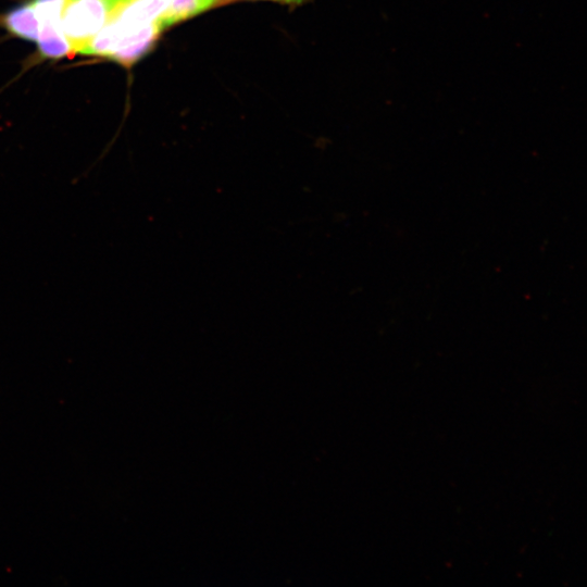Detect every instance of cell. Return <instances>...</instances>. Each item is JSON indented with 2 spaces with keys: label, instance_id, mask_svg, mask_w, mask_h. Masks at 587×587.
<instances>
[{
  "label": "cell",
  "instance_id": "7a4b0ae2",
  "mask_svg": "<svg viewBox=\"0 0 587 587\" xmlns=\"http://www.w3.org/2000/svg\"><path fill=\"white\" fill-rule=\"evenodd\" d=\"M170 2L171 0H120L110 20L133 28L158 24Z\"/></svg>",
  "mask_w": 587,
  "mask_h": 587
},
{
  "label": "cell",
  "instance_id": "8992f818",
  "mask_svg": "<svg viewBox=\"0 0 587 587\" xmlns=\"http://www.w3.org/2000/svg\"><path fill=\"white\" fill-rule=\"evenodd\" d=\"M276 1H284V2H300L302 0H276Z\"/></svg>",
  "mask_w": 587,
  "mask_h": 587
},
{
  "label": "cell",
  "instance_id": "5b68a950",
  "mask_svg": "<svg viewBox=\"0 0 587 587\" xmlns=\"http://www.w3.org/2000/svg\"><path fill=\"white\" fill-rule=\"evenodd\" d=\"M40 24L37 42L43 57L62 58L72 52L71 46L60 27L46 22H40Z\"/></svg>",
  "mask_w": 587,
  "mask_h": 587
},
{
  "label": "cell",
  "instance_id": "277c9868",
  "mask_svg": "<svg viewBox=\"0 0 587 587\" xmlns=\"http://www.w3.org/2000/svg\"><path fill=\"white\" fill-rule=\"evenodd\" d=\"M221 0H171L158 24L161 30L190 18L217 4Z\"/></svg>",
  "mask_w": 587,
  "mask_h": 587
},
{
  "label": "cell",
  "instance_id": "6da1fadb",
  "mask_svg": "<svg viewBox=\"0 0 587 587\" xmlns=\"http://www.w3.org/2000/svg\"><path fill=\"white\" fill-rule=\"evenodd\" d=\"M120 0H66L61 29L72 52L79 53L108 23Z\"/></svg>",
  "mask_w": 587,
  "mask_h": 587
},
{
  "label": "cell",
  "instance_id": "3957f363",
  "mask_svg": "<svg viewBox=\"0 0 587 587\" xmlns=\"http://www.w3.org/2000/svg\"><path fill=\"white\" fill-rule=\"evenodd\" d=\"M5 27L14 35L37 41L40 32V18L32 2L20 5L4 17Z\"/></svg>",
  "mask_w": 587,
  "mask_h": 587
}]
</instances>
